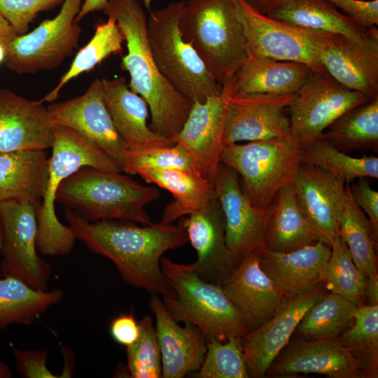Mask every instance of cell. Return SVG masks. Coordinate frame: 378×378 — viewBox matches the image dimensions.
Listing matches in <instances>:
<instances>
[{
  "instance_id": "277c9868",
  "label": "cell",
  "mask_w": 378,
  "mask_h": 378,
  "mask_svg": "<svg viewBox=\"0 0 378 378\" xmlns=\"http://www.w3.org/2000/svg\"><path fill=\"white\" fill-rule=\"evenodd\" d=\"M160 191L141 185L120 172L83 167L61 182L56 201L89 221L123 220L153 223L145 206Z\"/></svg>"
},
{
  "instance_id": "52a82bcc",
  "label": "cell",
  "mask_w": 378,
  "mask_h": 378,
  "mask_svg": "<svg viewBox=\"0 0 378 378\" xmlns=\"http://www.w3.org/2000/svg\"><path fill=\"white\" fill-rule=\"evenodd\" d=\"M185 1L150 12L147 35L155 62L173 87L192 104L220 94L223 88L194 48L183 38L179 18Z\"/></svg>"
},
{
  "instance_id": "484cf974",
  "label": "cell",
  "mask_w": 378,
  "mask_h": 378,
  "mask_svg": "<svg viewBox=\"0 0 378 378\" xmlns=\"http://www.w3.org/2000/svg\"><path fill=\"white\" fill-rule=\"evenodd\" d=\"M102 89L106 109L127 150L176 144L155 134L147 125V103L130 88L123 77L102 79Z\"/></svg>"
},
{
  "instance_id": "74e56055",
  "label": "cell",
  "mask_w": 378,
  "mask_h": 378,
  "mask_svg": "<svg viewBox=\"0 0 378 378\" xmlns=\"http://www.w3.org/2000/svg\"><path fill=\"white\" fill-rule=\"evenodd\" d=\"M323 285L330 293L340 295L357 307L365 304L367 277L356 266L342 237L336 235L330 244Z\"/></svg>"
},
{
  "instance_id": "d6986e66",
  "label": "cell",
  "mask_w": 378,
  "mask_h": 378,
  "mask_svg": "<svg viewBox=\"0 0 378 378\" xmlns=\"http://www.w3.org/2000/svg\"><path fill=\"white\" fill-rule=\"evenodd\" d=\"M299 203L319 240L330 246L340 234L346 200L345 181L316 166L301 163L293 181Z\"/></svg>"
},
{
  "instance_id": "ee69618b",
  "label": "cell",
  "mask_w": 378,
  "mask_h": 378,
  "mask_svg": "<svg viewBox=\"0 0 378 378\" xmlns=\"http://www.w3.org/2000/svg\"><path fill=\"white\" fill-rule=\"evenodd\" d=\"M349 188L354 201L368 216L373 234L378 239V192L365 177L349 183Z\"/></svg>"
},
{
  "instance_id": "11a10c76",
  "label": "cell",
  "mask_w": 378,
  "mask_h": 378,
  "mask_svg": "<svg viewBox=\"0 0 378 378\" xmlns=\"http://www.w3.org/2000/svg\"><path fill=\"white\" fill-rule=\"evenodd\" d=\"M2 244H3V231H2L1 219V215H0V251L1 249Z\"/></svg>"
},
{
  "instance_id": "bcb514c9",
  "label": "cell",
  "mask_w": 378,
  "mask_h": 378,
  "mask_svg": "<svg viewBox=\"0 0 378 378\" xmlns=\"http://www.w3.org/2000/svg\"><path fill=\"white\" fill-rule=\"evenodd\" d=\"M359 26L370 29L378 24V0H326Z\"/></svg>"
},
{
  "instance_id": "5bb4252c",
  "label": "cell",
  "mask_w": 378,
  "mask_h": 378,
  "mask_svg": "<svg viewBox=\"0 0 378 378\" xmlns=\"http://www.w3.org/2000/svg\"><path fill=\"white\" fill-rule=\"evenodd\" d=\"M214 190L225 219L227 248L238 262L264 248V232L268 209L253 206L244 192L236 171L220 162L215 176ZM270 206V205H269Z\"/></svg>"
},
{
  "instance_id": "ffe728a7",
  "label": "cell",
  "mask_w": 378,
  "mask_h": 378,
  "mask_svg": "<svg viewBox=\"0 0 378 378\" xmlns=\"http://www.w3.org/2000/svg\"><path fill=\"white\" fill-rule=\"evenodd\" d=\"M183 218L179 224L197 252L190 267L203 279L220 286L237 262L227 247L225 219L216 196L201 209Z\"/></svg>"
},
{
  "instance_id": "d4e9b609",
  "label": "cell",
  "mask_w": 378,
  "mask_h": 378,
  "mask_svg": "<svg viewBox=\"0 0 378 378\" xmlns=\"http://www.w3.org/2000/svg\"><path fill=\"white\" fill-rule=\"evenodd\" d=\"M162 360V377L182 378L197 371L206 352V340L194 325L178 324L158 295L150 300Z\"/></svg>"
},
{
  "instance_id": "2e32d148",
  "label": "cell",
  "mask_w": 378,
  "mask_h": 378,
  "mask_svg": "<svg viewBox=\"0 0 378 378\" xmlns=\"http://www.w3.org/2000/svg\"><path fill=\"white\" fill-rule=\"evenodd\" d=\"M53 125L71 128L90 140L120 167L127 147L105 106L102 79L96 78L81 95L47 107Z\"/></svg>"
},
{
  "instance_id": "b9f144b4",
  "label": "cell",
  "mask_w": 378,
  "mask_h": 378,
  "mask_svg": "<svg viewBox=\"0 0 378 378\" xmlns=\"http://www.w3.org/2000/svg\"><path fill=\"white\" fill-rule=\"evenodd\" d=\"M143 169H179L197 172L190 154L178 143L167 146L126 150L122 172L134 175Z\"/></svg>"
},
{
  "instance_id": "4316f807",
  "label": "cell",
  "mask_w": 378,
  "mask_h": 378,
  "mask_svg": "<svg viewBox=\"0 0 378 378\" xmlns=\"http://www.w3.org/2000/svg\"><path fill=\"white\" fill-rule=\"evenodd\" d=\"M312 72L303 63L248 57L233 76L231 94H295Z\"/></svg>"
},
{
  "instance_id": "83f0119b",
  "label": "cell",
  "mask_w": 378,
  "mask_h": 378,
  "mask_svg": "<svg viewBox=\"0 0 378 378\" xmlns=\"http://www.w3.org/2000/svg\"><path fill=\"white\" fill-rule=\"evenodd\" d=\"M318 240L302 209L293 183L281 188L269 206L264 248L273 252H288Z\"/></svg>"
},
{
  "instance_id": "30bf717a",
  "label": "cell",
  "mask_w": 378,
  "mask_h": 378,
  "mask_svg": "<svg viewBox=\"0 0 378 378\" xmlns=\"http://www.w3.org/2000/svg\"><path fill=\"white\" fill-rule=\"evenodd\" d=\"M370 99L328 73L312 72L287 108L290 141L304 148L345 111Z\"/></svg>"
},
{
  "instance_id": "f6af8a7d",
  "label": "cell",
  "mask_w": 378,
  "mask_h": 378,
  "mask_svg": "<svg viewBox=\"0 0 378 378\" xmlns=\"http://www.w3.org/2000/svg\"><path fill=\"white\" fill-rule=\"evenodd\" d=\"M18 372L25 378H58L46 366L48 352L43 350H21L12 346Z\"/></svg>"
},
{
  "instance_id": "d590c367",
  "label": "cell",
  "mask_w": 378,
  "mask_h": 378,
  "mask_svg": "<svg viewBox=\"0 0 378 378\" xmlns=\"http://www.w3.org/2000/svg\"><path fill=\"white\" fill-rule=\"evenodd\" d=\"M302 150V163L325 169L351 183L359 178H378V158L365 155L356 158L344 153L321 135Z\"/></svg>"
},
{
  "instance_id": "f546056e",
  "label": "cell",
  "mask_w": 378,
  "mask_h": 378,
  "mask_svg": "<svg viewBox=\"0 0 378 378\" xmlns=\"http://www.w3.org/2000/svg\"><path fill=\"white\" fill-rule=\"evenodd\" d=\"M48 179L46 150L0 153V204L19 201L41 204Z\"/></svg>"
},
{
  "instance_id": "7402d4cb",
  "label": "cell",
  "mask_w": 378,
  "mask_h": 378,
  "mask_svg": "<svg viewBox=\"0 0 378 378\" xmlns=\"http://www.w3.org/2000/svg\"><path fill=\"white\" fill-rule=\"evenodd\" d=\"M43 103L0 88V153L52 147L54 125Z\"/></svg>"
},
{
  "instance_id": "f5cc1de1",
  "label": "cell",
  "mask_w": 378,
  "mask_h": 378,
  "mask_svg": "<svg viewBox=\"0 0 378 378\" xmlns=\"http://www.w3.org/2000/svg\"><path fill=\"white\" fill-rule=\"evenodd\" d=\"M12 377V371L8 365L0 360V378H10Z\"/></svg>"
},
{
  "instance_id": "8992f818",
  "label": "cell",
  "mask_w": 378,
  "mask_h": 378,
  "mask_svg": "<svg viewBox=\"0 0 378 378\" xmlns=\"http://www.w3.org/2000/svg\"><path fill=\"white\" fill-rule=\"evenodd\" d=\"M52 155L48 158V179L38 214L36 247L44 255H64L76 239L69 226L62 224L55 213L58 186L83 167L122 172L118 164L90 140L75 130L54 125Z\"/></svg>"
},
{
  "instance_id": "e0dca14e",
  "label": "cell",
  "mask_w": 378,
  "mask_h": 378,
  "mask_svg": "<svg viewBox=\"0 0 378 378\" xmlns=\"http://www.w3.org/2000/svg\"><path fill=\"white\" fill-rule=\"evenodd\" d=\"M295 373H317L331 378L371 377L365 363L338 338L295 341L281 351L266 374Z\"/></svg>"
},
{
  "instance_id": "9a60e30c",
  "label": "cell",
  "mask_w": 378,
  "mask_h": 378,
  "mask_svg": "<svg viewBox=\"0 0 378 378\" xmlns=\"http://www.w3.org/2000/svg\"><path fill=\"white\" fill-rule=\"evenodd\" d=\"M312 34L318 59L330 76L370 98L378 95V39L360 43L338 33Z\"/></svg>"
},
{
  "instance_id": "44dd1931",
  "label": "cell",
  "mask_w": 378,
  "mask_h": 378,
  "mask_svg": "<svg viewBox=\"0 0 378 378\" xmlns=\"http://www.w3.org/2000/svg\"><path fill=\"white\" fill-rule=\"evenodd\" d=\"M323 285L288 300L272 317L243 337V353L248 375L258 378L266 374L289 342L304 314L323 294Z\"/></svg>"
},
{
  "instance_id": "4fadbf2b",
  "label": "cell",
  "mask_w": 378,
  "mask_h": 378,
  "mask_svg": "<svg viewBox=\"0 0 378 378\" xmlns=\"http://www.w3.org/2000/svg\"><path fill=\"white\" fill-rule=\"evenodd\" d=\"M295 94H230L225 114L224 146L243 141L290 140L287 108Z\"/></svg>"
},
{
  "instance_id": "836d02e7",
  "label": "cell",
  "mask_w": 378,
  "mask_h": 378,
  "mask_svg": "<svg viewBox=\"0 0 378 378\" xmlns=\"http://www.w3.org/2000/svg\"><path fill=\"white\" fill-rule=\"evenodd\" d=\"M357 306L332 293H323L307 311L296 330L307 340L337 339L354 319Z\"/></svg>"
},
{
  "instance_id": "5b68a950",
  "label": "cell",
  "mask_w": 378,
  "mask_h": 378,
  "mask_svg": "<svg viewBox=\"0 0 378 378\" xmlns=\"http://www.w3.org/2000/svg\"><path fill=\"white\" fill-rule=\"evenodd\" d=\"M160 265L175 293L174 297H163L162 302L176 322L195 326L206 341L224 342L232 337H244L251 330L247 318L220 286L203 279L190 264L162 256Z\"/></svg>"
},
{
  "instance_id": "8fae6325",
  "label": "cell",
  "mask_w": 378,
  "mask_h": 378,
  "mask_svg": "<svg viewBox=\"0 0 378 378\" xmlns=\"http://www.w3.org/2000/svg\"><path fill=\"white\" fill-rule=\"evenodd\" d=\"M41 204L10 201L0 204L3 231L1 270L34 289L46 290L52 267L38 255L36 237Z\"/></svg>"
},
{
  "instance_id": "7dc6e473",
  "label": "cell",
  "mask_w": 378,
  "mask_h": 378,
  "mask_svg": "<svg viewBox=\"0 0 378 378\" xmlns=\"http://www.w3.org/2000/svg\"><path fill=\"white\" fill-rule=\"evenodd\" d=\"M110 334L118 343L128 346L138 339L140 326L134 314H121L111 322Z\"/></svg>"
},
{
  "instance_id": "d6a6232c",
  "label": "cell",
  "mask_w": 378,
  "mask_h": 378,
  "mask_svg": "<svg viewBox=\"0 0 378 378\" xmlns=\"http://www.w3.org/2000/svg\"><path fill=\"white\" fill-rule=\"evenodd\" d=\"M64 291L36 290L11 276L0 278V328L31 325L49 307L62 300Z\"/></svg>"
},
{
  "instance_id": "ba28073f",
  "label": "cell",
  "mask_w": 378,
  "mask_h": 378,
  "mask_svg": "<svg viewBox=\"0 0 378 378\" xmlns=\"http://www.w3.org/2000/svg\"><path fill=\"white\" fill-rule=\"evenodd\" d=\"M220 162L241 177L242 189L251 204L263 209L281 188L293 183L302 163V150L289 139L236 143L224 146Z\"/></svg>"
},
{
  "instance_id": "cb8c5ba5",
  "label": "cell",
  "mask_w": 378,
  "mask_h": 378,
  "mask_svg": "<svg viewBox=\"0 0 378 378\" xmlns=\"http://www.w3.org/2000/svg\"><path fill=\"white\" fill-rule=\"evenodd\" d=\"M330 253V246L321 240L288 252L263 248L260 253V265L289 300L323 284Z\"/></svg>"
},
{
  "instance_id": "7c38bea8",
  "label": "cell",
  "mask_w": 378,
  "mask_h": 378,
  "mask_svg": "<svg viewBox=\"0 0 378 378\" xmlns=\"http://www.w3.org/2000/svg\"><path fill=\"white\" fill-rule=\"evenodd\" d=\"M248 57L263 56L307 65L313 72L327 73L316 55L312 31L260 13L238 0Z\"/></svg>"
},
{
  "instance_id": "7a4b0ae2",
  "label": "cell",
  "mask_w": 378,
  "mask_h": 378,
  "mask_svg": "<svg viewBox=\"0 0 378 378\" xmlns=\"http://www.w3.org/2000/svg\"><path fill=\"white\" fill-rule=\"evenodd\" d=\"M121 30L127 52L120 66L130 76V88L147 103L150 130L175 141L192 104L178 92L159 70L147 35V18L138 0H108L102 9Z\"/></svg>"
},
{
  "instance_id": "7bdbcfd3",
  "label": "cell",
  "mask_w": 378,
  "mask_h": 378,
  "mask_svg": "<svg viewBox=\"0 0 378 378\" xmlns=\"http://www.w3.org/2000/svg\"><path fill=\"white\" fill-rule=\"evenodd\" d=\"M64 0H0V15L13 27L18 35L28 32L29 24L42 11L62 4Z\"/></svg>"
},
{
  "instance_id": "db71d44e",
  "label": "cell",
  "mask_w": 378,
  "mask_h": 378,
  "mask_svg": "<svg viewBox=\"0 0 378 378\" xmlns=\"http://www.w3.org/2000/svg\"><path fill=\"white\" fill-rule=\"evenodd\" d=\"M6 54V46L0 43V64L4 62Z\"/></svg>"
},
{
  "instance_id": "f1b7e54d",
  "label": "cell",
  "mask_w": 378,
  "mask_h": 378,
  "mask_svg": "<svg viewBox=\"0 0 378 378\" xmlns=\"http://www.w3.org/2000/svg\"><path fill=\"white\" fill-rule=\"evenodd\" d=\"M267 15L305 29L338 33L360 43L378 39L376 27L359 26L326 0H287Z\"/></svg>"
},
{
  "instance_id": "ab89813d",
  "label": "cell",
  "mask_w": 378,
  "mask_h": 378,
  "mask_svg": "<svg viewBox=\"0 0 378 378\" xmlns=\"http://www.w3.org/2000/svg\"><path fill=\"white\" fill-rule=\"evenodd\" d=\"M200 378H247L248 372L243 353V337H232L226 342L206 341V352L197 370Z\"/></svg>"
},
{
  "instance_id": "ac0fdd59",
  "label": "cell",
  "mask_w": 378,
  "mask_h": 378,
  "mask_svg": "<svg viewBox=\"0 0 378 378\" xmlns=\"http://www.w3.org/2000/svg\"><path fill=\"white\" fill-rule=\"evenodd\" d=\"M231 83L204 102L192 104L176 139L192 158L197 172L214 183L224 147L223 132Z\"/></svg>"
},
{
  "instance_id": "3957f363",
  "label": "cell",
  "mask_w": 378,
  "mask_h": 378,
  "mask_svg": "<svg viewBox=\"0 0 378 378\" xmlns=\"http://www.w3.org/2000/svg\"><path fill=\"white\" fill-rule=\"evenodd\" d=\"M179 27L216 82L229 85L248 58L238 0H186Z\"/></svg>"
},
{
  "instance_id": "9c48e42d",
  "label": "cell",
  "mask_w": 378,
  "mask_h": 378,
  "mask_svg": "<svg viewBox=\"0 0 378 378\" xmlns=\"http://www.w3.org/2000/svg\"><path fill=\"white\" fill-rule=\"evenodd\" d=\"M82 0H64L59 12L6 46L4 64L18 74L54 69L78 47L81 27L75 21Z\"/></svg>"
},
{
  "instance_id": "e575fe53",
  "label": "cell",
  "mask_w": 378,
  "mask_h": 378,
  "mask_svg": "<svg viewBox=\"0 0 378 378\" xmlns=\"http://www.w3.org/2000/svg\"><path fill=\"white\" fill-rule=\"evenodd\" d=\"M123 34L116 22L108 17L105 22L97 25L94 34L88 43L76 53L68 70L60 78L57 85L41 100L55 101L61 89L80 74L88 72L113 54L122 50Z\"/></svg>"
},
{
  "instance_id": "681fc988",
  "label": "cell",
  "mask_w": 378,
  "mask_h": 378,
  "mask_svg": "<svg viewBox=\"0 0 378 378\" xmlns=\"http://www.w3.org/2000/svg\"><path fill=\"white\" fill-rule=\"evenodd\" d=\"M107 1L108 0H84L75 21L78 22L89 13L97 10H102Z\"/></svg>"
},
{
  "instance_id": "60d3db41",
  "label": "cell",
  "mask_w": 378,
  "mask_h": 378,
  "mask_svg": "<svg viewBox=\"0 0 378 378\" xmlns=\"http://www.w3.org/2000/svg\"><path fill=\"white\" fill-rule=\"evenodd\" d=\"M140 334L126 346L127 370L133 378L162 377V360L155 325L150 316L139 322Z\"/></svg>"
},
{
  "instance_id": "c3c4849f",
  "label": "cell",
  "mask_w": 378,
  "mask_h": 378,
  "mask_svg": "<svg viewBox=\"0 0 378 378\" xmlns=\"http://www.w3.org/2000/svg\"><path fill=\"white\" fill-rule=\"evenodd\" d=\"M287 0H244L255 11L268 15L274 8Z\"/></svg>"
},
{
  "instance_id": "8d00e7d4",
  "label": "cell",
  "mask_w": 378,
  "mask_h": 378,
  "mask_svg": "<svg viewBox=\"0 0 378 378\" xmlns=\"http://www.w3.org/2000/svg\"><path fill=\"white\" fill-rule=\"evenodd\" d=\"M346 200L340 220V234L344 239L357 268L367 278L377 272L375 247L377 239L373 234L368 218L354 201L346 183Z\"/></svg>"
},
{
  "instance_id": "603a6c76",
  "label": "cell",
  "mask_w": 378,
  "mask_h": 378,
  "mask_svg": "<svg viewBox=\"0 0 378 378\" xmlns=\"http://www.w3.org/2000/svg\"><path fill=\"white\" fill-rule=\"evenodd\" d=\"M260 253L253 252L240 259L220 285L247 318L251 330L272 317L288 300L262 270Z\"/></svg>"
},
{
  "instance_id": "f907efd6",
  "label": "cell",
  "mask_w": 378,
  "mask_h": 378,
  "mask_svg": "<svg viewBox=\"0 0 378 378\" xmlns=\"http://www.w3.org/2000/svg\"><path fill=\"white\" fill-rule=\"evenodd\" d=\"M365 300L368 304H378V273L367 278Z\"/></svg>"
},
{
  "instance_id": "816d5d0a",
  "label": "cell",
  "mask_w": 378,
  "mask_h": 378,
  "mask_svg": "<svg viewBox=\"0 0 378 378\" xmlns=\"http://www.w3.org/2000/svg\"><path fill=\"white\" fill-rule=\"evenodd\" d=\"M18 36L10 23L0 15V43L6 46Z\"/></svg>"
},
{
  "instance_id": "4dcf8cb0",
  "label": "cell",
  "mask_w": 378,
  "mask_h": 378,
  "mask_svg": "<svg viewBox=\"0 0 378 378\" xmlns=\"http://www.w3.org/2000/svg\"><path fill=\"white\" fill-rule=\"evenodd\" d=\"M146 182L169 191L174 200L164 211L161 222L172 223L176 219L207 205L216 196L214 183L196 172L179 169H143L137 172Z\"/></svg>"
},
{
  "instance_id": "6da1fadb",
  "label": "cell",
  "mask_w": 378,
  "mask_h": 378,
  "mask_svg": "<svg viewBox=\"0 0 378 378\" xmlns=\"http://www.w3.org/2000/svg\"><path fill=\"white\" fill-rule=\"evenodd\" d=\"M65 217L76 239L111 260L127 284L162 298L174 296L160 260L167 251L188 242L180 225L160 222L140 226L123 220L89 221L69 209H65Z\"/></svg>"
},
{
  "instance_id": "9f6ffc18",
  "label": "cell",
  "mask_w": 378,
  "mask_h": 378,
  "mask_svg": "<svg viewBox=\"0 0 378 378\" xmlns=\"http://www.w3.org/2000/svg\"><path fill=\"white\" fill-rule=\"evenodd\" d=\"M144 6L148 10L150 9L152 0H141Z\"/></svg>"
},
{
  "instance_id": "f35d334b",
  "label": "cell",
  "mask_w": 378,
  "mask_h": 378,
  "mask_svg": "<svg viewBox=\"0 0 378 378\" xmlns=\"http://www.w3.org/2000/svg\"><path fill=\"white\" fill-rule=\"evenodd\" d=\"M354 326L344 330L339 340L361 360L373 377L377 374L378 304L357 307Z\"/></svg>"
},
{
  "instance_id": "1f68e13d",
  "label": "cell",
  "mask_w": 378,
  "mask_h": 378,
  "mask_svg": "<svg viewBox=\"0 0 378 378\" xmlns=\"http://www.w3.org/2000/svg\"><path fill=\"white\" fill-rule=\"evenodd\" d=\"M321 136L338 150L378 153V95L340 115Z\"/></svg>"
}]
</instances>
